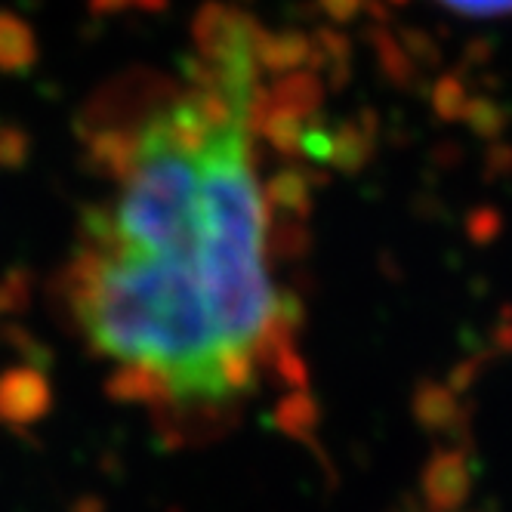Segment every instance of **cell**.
<instances>
[{
  "label": "cell",
  "mask_w": 512,
  "mask_h": 512,
  "mask_svg": "<svg viewBox=\"0 0 512 512\" xmlns=\"http://www.w3.org/2000/svg\"><path fill=\"white\" fill-rule=\"evenodd\" d=\"M442 7L460 13V16H509L512 13V0H438Z\"/></svg>",
  "instance_id": "obj_1"
},
{
  "label": "cell",
  "mask_w": 512,
  "mask_h": 512,
  "mask_svg": "<svg viewBox=\"0 0 512 512\" xmlns=\"http://www.w3.org/2000/svg\"><path fill=\"white\" fill-rule=\"evenodd\" d=\"M321 7L334 19H352L358 10V0H321Z\"/></svg>",
  "instance_id": "obj_2"
},
{
  "label": "cell",
  "mask_w": 512,
  "mask_h": 512,
  "mask_svg": "<svg viewBox=\"0 0 512 512\" xmlns=\"http://www.w3.org/2000/svg\"><path fill=\"white\" fill-rule=\"evenodd\" d=\"M398 4H401V0H398Z\"/></svg>",
  "instance_id": "obj_3"
}]
</instances>
